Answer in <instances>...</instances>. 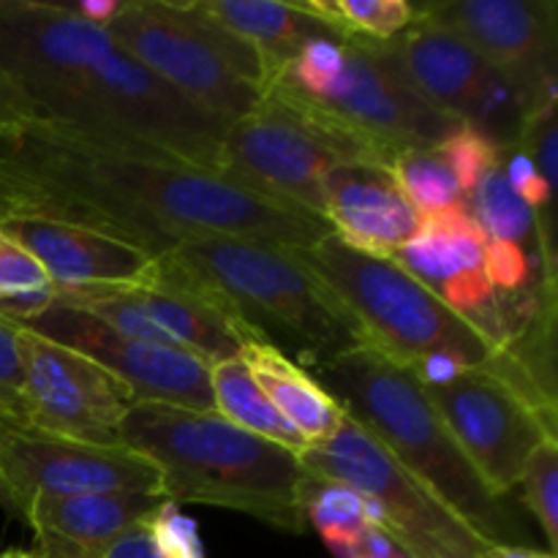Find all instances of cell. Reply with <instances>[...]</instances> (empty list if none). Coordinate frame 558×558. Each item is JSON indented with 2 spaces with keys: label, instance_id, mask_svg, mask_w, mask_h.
<instances>
[{
  "label": "cell",
  "instance_id": "6da1fadb",
  "mask_svg": "<svg viewBox=\"0 0 558 558\" xmlns=\"http://www.w3.org/2000/svg\"><path fill=\"white\" fill-rule=\"evenodd\" d=\"M0 172L31 216L69 218L161 256L199 238H256L311 248L327 221L276 205L167 153L98 140L44 118L0 129Z\"/></svg>",
  "mask_w": 558,
  "mask_h": 558
},
{
  "label": "cell",
  "instance_id": "7a4b0ae2",
  "mask_svg": "<svg viewBox=\"0 0 558 558\" xmlns=\"http://www.w3.org/2000/svg\"><path fill=\"white\" fill-rule=\"evenodd\" d=\"M0 71L38 118L216 172L227 129L180 101L104 27L63 3L0 0Z\"/></svg>",
  "mask_w": 558,
  "mask_h": 558
},
{
  "label": "cell",
  "instance_id": "3957f363",
  "mask_svg": "<svg viewBox=\"0 0 558 558\" xmlns=\"http://www.w3.org/2000/svg\"><path fill=\"white\" fill-rule=\"evenodd\" d=\"M118 441L158 469L161 494L174 507H221L287 534L308 529L300 505L305 469L298 452L234 428L216 412L136 401Z\"/></svg>",
  "mask_w": 558,
  "mask_h": 558
},
{
  "label": "cell",
  "instance_id": "277c9868",
  "mask_svg": "<svg viewBox=\"0 0 558 558\" xmlns=\"http://www.w3.org/2000/svg\"><path fill=\"white\" fill-rule=\"evenodd\" d=\"M319 385L417 483L488 545H521L526 534L510 501L496 496L450 434L423 379L368 347L316 365Z\"/></svg>",
  "mask_w": 558,
  "mask_h": 558
},
{
  "label": "cell",
  "instance_id": "5b68a950",
  "mask_svg": "<svg viewBox=\"0 0 558 558\" xmlns=\"http://www.w3.org/2000/svg\"><path fill=\"white\" fill-rule=\"evenodd\" d=\"M265 93L308 114L360 161L390 163L403 150L441 145L463 125L420 101L379 44L336 33L311 38Z\"/></svg>",
  "mask_w": 558,
  "mask_h": 558
},
{
  "label": "cell",
  "instance_id": "8992f818",
  "mask_svg": "<svg viewBox=\"0 0 558 558\" xmlns=\"http://www.w3.org/2000/svg\"><path fill=\"white\" fill-rule=\"evenodd\" d=\"M298 254L352 314L368 349L412 368L425 385L494 360V343L390 256L363 254L336 234Z\"/></svg>",
  "mask_w": 558,
  "mask_h": 558
},
{
  "label": "cell",
  "instance_id": "52a82bcc",
  "mask_svg": "<svg viewBox=\"0 0 558 558\" xmlns=\"http://www.w3.org/2000/svg\"><path fill=\"white\" fill-rule=\"evenodd\" d=\"M191 276L234 305L276 347L292 343L305 363L322 365L368 347L341 300L300 259L298 248L256 238H199L167 251Z\"/></svg>",
  "mask_w": 558,
  "mask_h": 558
},
{
  "label": "cell",
  "instance_id": "ba28073f",
  "mask_svg": "<svg viewBox=\"0 0 558 558\" xmlns=\"http://www.w3.org/2000/svg\"><path fill=\"white\" fill-rule=\"evenodd\" d=\"M104 31L180 101L223 129L259 107L267 82L259 58L194 0H123Z\"/></svg>",
  "mask_w": 558,
  "mask_h": 558
},
{
  "label": "cell",
  "instance_id": "9c48e42d",
  "mask_svg": "<svg viewBox=\"0 0 558 558\" xmlns=\"http://www.w3.org/2000/svg\"><path fill=\"white\" fill-rule=\"evenodd\" d=\"M298 461L316 477L357 490L376 526L412 558H483L488 548L349 414L325 441L305 447Z\"/></svg>",
  "mask_w": 558,
  "mask_h": 558
},
{
  "label": "cell",
  "instance_id": "30bf717a",
  "mask_svg": "<svg viewBox=\"0 0 558 558\" xmlns=\"http://www.w3.org/2000/svg\"><path fill=\"white\" fill-rule=\"evenodd\" d=\"M341 161H360L319 123L276 96L227 125L216 172L276 205L325 221V174Z\"/></svg>",
  "mask_w": 558,
  "mask_h": 558
},
{
  "label": "cell",
  "instance_id": "8fae6325",
  "mask_svg": "<svg viewBox=\"0 0 558 558\" xmlns=\"http://www.w3.org/2000/svg\"><path fill=\"white\" fill-rule=\"evenodd\" d=\"M379 49L420 101L499 147L515 145L526 114L521 96L456 31L417 11V20Z\"/></svg>",
  "mask_w": 558,
  "mask_h": 558
},
{
  "label": "cell",
  "instance_id": "7c38bea8",
  "mask_svg": "<svg viewBox=\"0 0 558 558\" xmlns=\"http://www.w3.org/2000/svg\"><path fill=\"white\" fill-rule=\"evenodd\" d=\"M0 488L11 515L38 499H65L109 490L161 494V474L123 445H87L49 434L0 407Z\"/></svg>",
  "mask_w": 558,
  "mask_h": 558
},
{
  "label": "cell",
  "instance_id": "4fadbf2b",
  "mask_svg": "<svg viewBox=\"0 0 558 558\" xmlns=\"http://www.w3.org/2000/svg\"><path fill=\"white\" fill-rule=\"evenodd\" d=\"M425 392L463 456L501 499H510L529 456L556 439L554 425L488 365L430 381Z\"/></svg>",
  "mask_w": 558,
  "mask_h": 558
},
{
  "label": "cell",
  "instance_id": "5bb4252c",
  "mask_svg": "<svg viewBox=\"0 0 558 558\" xmlns=\"http://www.w3.org/2000/svg\"><path fill=\"white\" fill-rule=\"evenodd\" d=\"M22 360V417L49 434L87 445H120L123 417L134 407L129 387L74 349L16 325Z\"/></svg>",
  "mask_w": 558,
  "mask_h": 558
},
{
  "label": "cell",
  "instance_id": "9a60e30c",
  "mask_svg": "<svg viewBox=\"0 0 558 558\" xmlns=\"http://www.w3.org/2000/svg\"><path fill=\"white\" fill-rule=\"evenodd\" d=\"M20 327L96 360L129 387L134 401L213 412L210 363L189 349L129 338L58 298Z\"/></svg>",
  "mask_w": 558,
  "mask_h": 558
},
{
  "label": "cell",
  "instance_id": "2e32d148",
  "mask_svg": "<svg viewBox=\"0 0 558 558\" xmlns=\"http://www.w3.org/2000/svg\"><path fill=\"white\" fill-rule=\"evenodd\" d=\"M414 5L423 16L456 31L501 80L510 82L526 112L556 101L554 0H436Z\"/></svg>",
  "mask_w": 558,
  "mask_h": 558
},
{
  "label": "cell",
  "instance_id": "e0dca14e",
  "mask_svg": "<svg viewBox=\"0 0 558 558\" xmlns=\"http://www.w3.org/2000/svg\"><path fill=\"white\" fill-rule=\"evenodd\" d=\"M390 259H396L409 276L417 278L469 325L477 327L494 343L496 352L507 347L510 330L505 298L488 281L485 238L463 205L423 218L417 234Z\"/></svg>",
  "mask_w": 558,
  "mask_h": 558
},
{
  "label": "cell",
  "instance_id": "ac0fdd59",
  "mask_svg": "<svg viewBox=\"0 0 558 558\" xmlns=\"http://www.w3.org/2000/svg\"><path fill=\"white\" fill-rule=\"evenodd\" d=\"M131 289L147 319L169 341L210 365L240 357L248 343L267 341L234 311L227 298L191 276L167 254L156 256L147 278L131 283Z\"/></svg>",
  "mask_w": 558,
  "mask_h": 558
},
{
  "label": "cell",
  "instance_id": "d6986e66",
  "mask_svg": "<svg viewBox=\"0 0 558 558\" xmlns=\"http://www.w3.org/2000/svg\"><path fill=\"white\" fill-rule=\"evenodd\" d=\"M0 229L41 262L54 292L136 283L147 278L156 262L136 243L69 218L11 216L0 221Z\"/></svg>",
  "mask_w": 558,
  "mask_h": 558
},
{
  "label": "cell",
  "instance_id": "ffe728a7",
  "mask_svg": "<svg viewBox=\"0 0 558 558\" xmlns=\"http://www.w3.org/2000/svg\"><path fill=\"white\" fill-rule=\"evenodd\" d=\"M325 221L352 248L392 256L417 234L423 218L403 196L390 163L341 161L325 174Z\"/></svg>",
  "mask_w": 558,
  "mask_h": 558
},
{
  "label": "cell",
  "instance_id": "44dd1931",
  "mask_svg": "<svg viewBox=\"0 0 558 558\" xmlns=\"http://www.w3.org/2000/svg\"><path fill=\"white\" fill-rule=\"evenodd\" d=\"M163 494L109 490L65 499H38L22 512L38 558H101L123 532L167 505Z\"/></svg>",
  "mask_w": 558,
  "mask_h": 558
},
{
  "label": "cell",
  "instance_id": "7402d4cb",
  "mask_svg": "<svg viewBox=\"0 0 558 558\" xmlns=\"http://www.w3.org/2000/svg\"><path fill=\"white\" fill-rule=\"evenodd\" d=\"M196 9L259 58L270 82L311 38L330 36V27L303 9L278 0H194ZM265 82V87H267Z\"/></svg>",
  "mask_w": 558,
  "mask_h": 558
},
{
  "label": "cell",
  "instance_id": "603a6c76",
  "mask_svg": "<svg viewBox=\"0 0 558 558\" xmlns=\"http://www.w3.org/2000/svg\"><path fill=\"white\" fill-rule=\"evenodd\" d=\"M240 360L251 371L256 385L262 387L267 401L303 436L308 447L325 441L347 417L341 403L319 385V379L308 374L303 363H294L276 343H248Z\"/></svg>",
  "mask_w": 558,
  "mask_h": 558
},
{
  "label": "cell",
  "instance_id": "cb8c5ba5",
  "mask_svg": "<svg viewBox=\"0 0 558 558\" xmlns=\"http://www.w3.org/2000/svg\"><path fill=\"white\" fill-rule=\"evenodd\" d=\"M210 392L213 412L232 423L234 428L262 436V439L287 447L298 456L308 447L303 436L267 401V396L240 357L210 365Z\"/></svg>",
  "mask_w": 558,
  "mask_h": 558
},
{
  "label": "cell",
  "instance_id": "d4e9b609",
  "mask_svg": "<svg viewBox=\"0 0 558 558\" xmlns=\"http://www.w3.org/2000/svg\"><path fill=\"white\" fill-rule=\"evenodd\" d=\"M463 210L477 223L485 243L515 245L539 259L537 216L510 185L505 169H501V158L463 194Z\"/></svg>",
  "mask_w": 558,
  "mask_h": 558
},
{
  "label": "cell",
  "instance_id": "484cf974",
  "mask_svg": "<svg viewBox=\"0 0 558 558\" xmlns=\"http://www.w3.org/2000/svg\"><path fill=\"white\" fill-rule=\"evenodd\" d=\"M300 505H303L305 523L319 532L332 554L354 543L374 523L371 505L357 490L311 472H305L300 483Z\"/></svg>",
  "mask_w": 558,
  "mask_h": 558
},
{
  "label": "cell",
  "instance_id": "4316f807",
  "mask_svg": "<svg viewBox=\"0 0 558 558\" xmlns=\"http://www.w3.org/2000/svg\"><path fill=\"white\" fill-rule=\"evenodd\" d=\"M303 9L336 36L371 44L392 41L417 20V5L407 0H305Z\"/></svg>",
  "mask_w": 558,
  "mask_h": 558
},
{
  "label": "cell",
  "instance_id": "83f0119b",
  "mask_svg": "<svg viewBox=\"0 0 558 558\" xmlns=\"http://www.w3.org/2000/svg\"><path fill=\"white\" fill-rule=\"evenodd\" d=\"M390 169L401 185L403 196L412 202L420 218L463 205L461 183H458L456 172H452L450 161L439 150V145L398 153L390 161Z\"/></svg>",
  "mask_w": 558,
  "mask_h": 558
},
{
  "label": "cell",
  "instance_id": "f1b7e54d",
  "mask_svg": "<svg viewBox=\"0 0 558 558\" xmlns=\"http://www.w3.org/2000/svg\"><path fill=\"white\" fill-rule=\"evenodd\" d=\"M54 300L41 262L9 232L0 229V316L14 325H25Z\"/></svg>",
  "mask_w": 558,
  "mask_h": 558
},
{
  "label": "cell",
  "instance_id": "f546056e",
  "mask_svg": "<svg viewBox=\"0 0 558 558\" xmlns=\"http://www.w3.org/2000/svg\"><path fill=\"white\" fill-rule=\"evenodd\" d=\"M518 490L534 521L548 539V554L558 548V441L548 439L529 456Z\"/></svg>",
  "mask_w": 558,
  "mask_h": 558
},
{
  "label": "cell",
  "instance_id": "4dcf8cb0",
  "mask_svg": "<svg viewBox=\"0 0 558 558\" xmlns=\"http://www.w3.org/2000/svg\"><path fill=\"white\" fill-rule=\"evenodd\" d=\"M439 150L445 153V158L450 161L463 194H466L490 167H496L501 158V147L496 145L490 136H485L483 131L472 129V125H458V129L441 142Z\"/></svg>",
  "mask_w": 558,
  "mask_h": 558
},
{
  "label": "cell",
  "instance_id": "1f68e13d",
  "mask_svg": "<svg viewBox=\"0 0 558 558\" xmlns=\"http://www.w3.org/2000/svg\"><path fill=\"white\" fill-rule=\"evenodd\" d=\"M150 539L163 558H205V548L191 518L180 515L172 501L147 518Z\"/></svg>",
  "mask_w": 558,
  "mask_h": 558
},
{
  "label": "cell",
  "instance_id": "d6a6232c",
  "mask_svg": "<svg viewBox=\"0 0 558 558\" xmlns=\"http://www.w3.org/2000/svg\"><path fill=\"white\" fill-rule=\"evenodd\" d=\"M0 403L22 414V360L16 325L0 316Z\"/></svg>",
  "mask_w": 558,
  "mask_h": 558
},
{
  "label": "cell",
  "instance_id": "836d02e7",
  "mask_svg": "<svg viewBox=\"0 0 558 558\" xmlns=\"http://www.w3.org/2000/svg\"><path fill=\"white\" fill-rule=\"evenodd\" d=\"M101 558H163L158 554V548L150 539V529H147V521L136 523L129 532L120 534L107 550H104Z\"/></svg>",
  "mask_w": 558,
  "mask_h": 558
},
{
  "label": "cell",
  "instance_id": "e575fe53",
  "mask_svg": "<svg viewBox=\"0 0 558 558\" xmlns=\"http://www.w3.org/2000/svg\"><path fill=\"white\" fill-rule=\"evenodd\" d=\"M396 548L398 545L392 543L390 534L381 526H376V523H371L354 543L338 550L336 558H392L396 556Z\"/></svg>",
  "mask_w": 558,
  "mask_h": 558
},
{
  "label": "cell",
  "instance_id": "d590c367",
  "mask_svg": "<svg viewBox=\"0 0 558 558\" xmlns=\"http://www.w3.org/2000/svg\"><path fill=\"white\" fill-rule=\"evenodd\" d=\"M27 118H38V109L33 107L31 98L0 71V129L14 125Z\"/></svg>",
  "mask_w": 558,
  "mask_h": 558
},
{
  "label": "cell",
  "instance_id": "8d00e7d4",
  "mask_svg": "<svg viewBox=\"0 0 558 558\" xmlns=\"http://www.w3.org/2000/svg\"><path fill=\"white\" fill-rule=\"evenodd\" d=\"M120 3L123 0H80V3H63L71 14H76L80 20L90 22L96 27H107L112 22V16L118 14Z\"/></svg>",
  "mask_w": 558,
  "mask_h": 558
},
{
  "label": "cell",
  "instance_id": "74e56055",
  "mask_svg": "<svg viewBox=\"0 0 558 558\" xmlns=\"http://www.w3.org/2000/svg\"><path fill=\"white\" fill-rule=\"evenodd\" d=\"M33 205L25 191L0 172V221L11 216H31Z\"/></svg>",
  "mask_w": 558,
  "mask_h": 558
},
{
  "label": "cell",
  "instance_id": "f35d334b",
  "mask_svg": "<svg viewBox=\"0 0 558 558\" xmlns=\"http://www.w3.org/2000/svg\"><path fill=\"white\" fill-rule=\"evenodd\" d=\"M483 558H556V554L532 548V545H488Z\"/></svg>",
  "mask_w": 558,
  "mask_h": 558
},
{
  "label": "cell",
  "instance_id": "ab89813d",
  "mask_svg": "<svg viewBox=\"0 0 558 558\" xmlns=\"http://www.w3.org/2000/svg\"><path fill=\"white\" fill-rule=\"evenodd\" d=\"M0 558H38L33 550H9V554H3Z\"/></svg>",
  "mask_w": 558,
  "mask_h": 558
},
{
  "label": "cell",
  "instance_id": "60d3db41",
  "mask_svg": "<svg viewBox=\"0 0 558 558\" xmlns=\"http://www.w3.org/2000/svg\"><path fill=\"white\" fill-rule=\"evenodd\" d=\"M0 507H3V510H9V501H5V494H3V488H0Z\"/></svg>",
  "mask_w": 558,
  "mask_h": 558
},
{
  "label": "cell",
  "instance_id": "b9f144b4",
  "mask_svg": "<svg viewBox=\"0 0 558 558\" xmlns=\"http://www.w3.org/2000/svg\"><path fill=\"white\" fill-rule=\"evenodd\" d=\"M392 558H412V556H409V554H407V550L396 548V556H392Z\"/></svg>",
  "mask_w": 558,
  "mask_h": 558
},
{
  "label": "cell",
  "instance_id": "7bdbcfd3",
  "mask_svg": "<svg viewBox=\"0 0 558 558\" xmlns=\"http://www.w3.org/2000/svg\"><path fill=\"white\" fill-rule=\"evenodd\" d=\"M0 407H3V403H0ZM3 409H5V407H3ZM9 412H11V409H9Z\"/></svg>",
  "mask_w": 558,
  "mask_h": 558
}]
</instances>
